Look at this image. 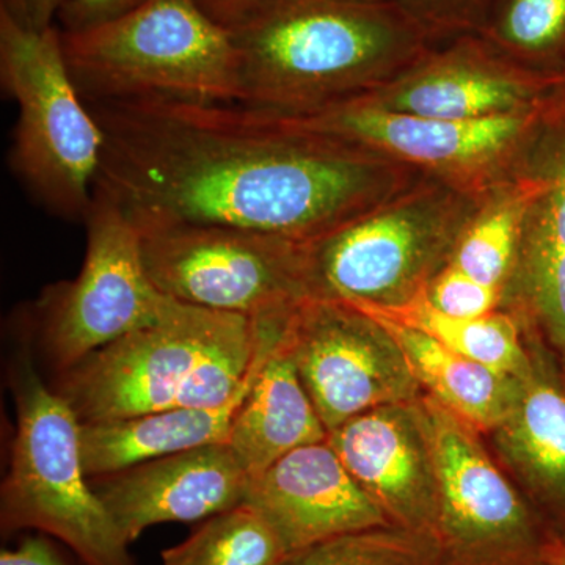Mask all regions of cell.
<instances>
[{"instance_id": "cell-3", "label": "cell", "mask_w": 565, "mask_h": 565, "mask_svg": "<svg viewBox=\"0 0 565 565\" xmlns=\"http://www.w3.org/2000/svg\"><path fill=\"white\" fill-rule=\"evenodd\" d=\"M62 44L85 103L239 102L232 40L199 0H143L96 28L62 31Z\"/></svg>"}, {"instance_id": "cell-4", "label": "cell", "mask_w": 565, "mask_h": 565, "mask_svg": "<svg viewBox=\"0 0 565 565\" xmlns=\"http://www.w3.org/2000/svg\"><path fill=\"white\" fill-rule=\"evenodd\" d=\"M486 195L423 174L385 202L316 237L308 243L313 297L375 310L414 302L451 263Z\"/></svg>"}, {"instance_id": "cell-9", "label": "cell", "mask_w": 565, "mask_h": 565, "mask_svg": "<svg viewBox=\"0 0 565 565\" xmlns=\"http://www.w3.org/2000/svg\"><path fill=\"white\" fill-rule=\"evenodd\" d=\"M438 470L441 565H537L553 541L484 435L423 394Z\"/></svg>"}, {"instance_id": "cell-25", "label": "cell", "mask_w": 565, "mask_h": 565, "mask_svg": "<svg viewBox=\"0 0 565 565\" xmlns=\"http://www.w3.org/2000/svg\"><path fill=\"white\" fill-rule=\"evenodd\" d=\"M288 556L270 523L247 503L206 519L162 552V565H280Z\"/></svg>"}, {"instance_id": "cell-15", "label": "cell", "mask_w": 565, "mask_h": 565, "mask_svg": "<svg viewBox=\"0 0 565 565\" xmlns=\"http://www.w3.org/2000/svg\"><path fill=\"white\" fill-rule=\"evenodd\" d=\"M129 545L167 522H199L247 501L252 478L228 444L158 457L90 479Z\"/></svg>"}, {"instance_id": "cell-1", "label": "cell", "mask_w": 565, "mask_h": 565, "mask_svg": "<svg viewBox=\"0 0 565 565\" xmlns=\"http://www.w3.org/2000/svg\"><path fill=\"white\" fill-rule=\"evenodd\" d=\"M104 145L95 195L137 230L199 223L313 241L404 191L418 170L241 103H85Z\"/></svg>"}, {"instance_id": "cell-21", "label": "cell", "mask_w": 565, "mask_h": 565, "mask_svg": "<svg viewBox=\"0 0 565 565\" xmlns=\"http://www.w3.org/2000/svg\"><path fill=\"white\" fill-rule=\"evenodd\" d=\"M377 319L399 343L423 394L482 435L504 422L514 407L519 377L452 352L429 334Z\"/></svg>"}, {"instance_id": "cell-29", "label": "cell", "mask_w": 565, "mask_h": 565, "mask_svg": "<svg viewBox=\"0 0 565 565\" xmlns=\"http://www.w3.org/2000/svg\"><path fill=\"white\" fill-rule=\"evenodd\" d=\"M143 0H66L58 21L63 32H81L115 20Z\"/></svg>"}, {"instance_id": "cell-14", "label": "cell", "mask_w": 565, "mask_h": 565, "mask_svg": "<svg viewBox=\"0 0 565 565\" xmlns=\"http://www.w3.org/2000/svg\"><path fill=\"white\" fill-rule=\"evenodd\" d=\"M329 444L392 525L434 535L438 470L422 397L364 412L332 430Z\"/></svg>"}, {"instance_id": "cell-31", "label": "cell", "mask_w": 565, "mask_h": 565, "mask_svg": "<svg viewBox=\"0 0 565 565\" xmlns=\"http://www.w3.org/2000/svg\"><path fill=\"white\" fill-rule=\"evenodd\" d=\"M66 0H0V9L9 11L14 20L33 31H44L54 25Z\"/></svg>"}, {"instance_id": "cell-2", "label": "cell", "mask_w": 565, "mask_h": 565, "mask_svg": "<svg viewBox=\"0 0 565 565\" xmlns=\"http://www.w3.org/2000/svg\"><path fill=\"white\" fill-rule=\"evenodd\" d=\"M228 32L244 106L305 118L377 90L437 41L397 0H241Z\"/></svg>"}, {"instance_id": "cell-13", "label": "cell", "mask_w": 565, "mask_h": 565, "mask_svg": "<svg viewBox=\"0 0 565 565\" xmlns=\"http://www.w3.org/2000/svg\"><path fill=\"white\" fill-rule=\"evenodd\" d=\"M564 85L565 77L516 65L471 33L438 44L396 79L352 102L397 114L478 120L542 109Z\"/></svg>"}, {"instance_id": "cell-7", "label": "cell", "mask_w": 565, "mask_h": 565, "mask_svg": "<svg viewBox=\"0 0 565 565\" xmlns=\"http://www.w3.org/2000/svg\"><path fill=\"white\" fill-rule=\"evenodd\" d=\"M139 233L151 281L177 302L259 319L313 297L310 241L199 223Z\"/></svg>"}, {"instance_id": "cell-10", "label": "cell", "mask_w": 565, "mask_h": 565, "mask_svg": "<svg viewBox=\"0 0 565 565\" xmlns=\"http://www.w3.org/2000/svg\"><path fill=\"white\" fill-rule=\"evenodd\" d=\"M555 99L542 109L478 120L397 114L353 102L294 120L355 141L427 177L487 193L522 172Z\"/></svg>"}, {"instance_id": "cell-6", "label": "cell", "mask_w": 565, "mask_h": 565, "mask_svg": "<svg viewBox=\"0 0 565 565\" xmlns=\"http://www.w3.org/2000/svg\"><path fill=\"white\" fill-rule=\"evenodd\" d=\"M0 84L18 106L10 166L47 212L85 221L104 145L71 77L62 31H33L0 9Z\"/></svg>"}, {"instance_id": "cell-26", "label": "cell", "mask_w": 565, "mask_h": 565, "mask_svg": "<svg viewBox=\"0 0 565 565\" xmlns=\"http://www.w3.org/2000/svg\"><path fill=\"white\" fill-rule=\"evenodd\" d=\"M280 565H441V559L434 535L385 525L318 542Z\"/></svg>"}, {"instance_id": "cell-27", "label": "cell", "mask_w": 565, "mask_h": 565, "mask_svg": "<svg viewBox=\"0 0 565 565\" xmlns=\"http://www.w3.org/2000/svg\"><path fill=\"white\" fill-rule=\"evenodd\" d=\"M423 297L435 310L459 319L482 318L503 305L501 289L468 277L451 263L435 275Z\"/></svg>"}, {"instance_id": "cell-18", "label": "cell", "mask_w": 565, "mask_h": 565, "mask_svg": "<svg viewBox=\"0 0 565 565\" xmlns=\"http://www.w3.org/2000/svg\"><path fill=\"white\" fill-rule=\"evenodd\" d=\"M245 503L270 523L288 555L337 535L392 525L329 440L281 457L253 479Z\"/></svg>"}, {"instance_id": "cell-8", "label": "cell", "mask_w": 565, "mask_h": 565, "mask_svg": "<svg viewBox=\"0 0 565 565\" xmlns=\"http://www.w3.org/2000/svg\"><path fill=\"white\" fill-rule=\"evenodd\" d=\"M84 223L87 253L79 275L44 289L33 308L41 344L58 374L161 321L177 305L151 281L139 230L114 203L93 195Z\"/></svg>"}, {"instance_id": "cell-30", "label": "cell", "mask_w": 565, "mask_h": 565, "mask_svg": "<svg viewBox=\"0 0 565 565\" xmlns=\"http://www.w3.org/2000/svg\"><path fill=\"white\" fill-rule=\"evenodd\" d=\"M0 565H74L47 535H28L17 548L2 550Z\"/></svg>"}, {"instance_id": "cell-20", "label": "cell", "mask_w": 565, "mask_h": 565, "mask_svg": "<svg viewBox=\"0 0 565 565\" xmlns=\"http://www.w3.org/2000/svg\"><path fill=\"white\" fill-rule=\"evenodd\" d=\"M262 367L243 392L221 407H173L129 418L81 423V455L85 473L90 479L103 478L185 449L225 444L234 418Z\"/></svg>"}, {"instance_id": "cell-19", "label": "cell", "mask_w": 565, "mask_h": 565, "mask_svg": "<svg viewBox=\"0 0 565 565\" xmlns=\"http://www.w3.org/2000/svg\"><path fill=\"white\" fill-rule=\"evenodd\" d=\"M326 440L329 430L300 381L282 332L237 412L226 444L253 481L294 449Z\"/></svg>"}, {"instance_id": "cell-28", "label": "cell", "mask_w": 565, "mask_h": 565, "mask_svg": "<svg viewBox=\"0 0 565 565\" xmlns=\"http://www.w3.org/2000/svg\"><path fill=\"white\" fill-rule=\"evenodd\" d=\"M438 44L478 33L492 0H397Z\"/></svg>"}, {"instance_id": "cell-22", "label": "cell", "mask_w": 565, "mask_h": 565, "mask_svg": "<svg viewBox=\"0 0 565 565\" xmlns=\"http://www.w3.org/2000/svg\"><path fill=\"white\" fill-rule=\"evenodd\" d=\"M537 189V178L525 163L522 172L487 192L457 244L452 266L504 294Z\"/></svg>"}, {"instance_id": "cell-33", "label": "cell", "mask_w": 565, "mask_h": 565, "mask_svg": "<svg viewBox=\"0 0 565 565\" xmlns=\"http://www.w3.org/2000/svg\"><path fill=\"white\" fill-rule=\"evenodd\" d=\"M237 2H241V0H199L200 6H202L212 18L217 17L223 10L230 9V7Z\"/></svg>"}, {"instance_id": "cell-5", "label": "cell", "mask_w": 565, "mask_h": 565, "mask_svg": "<svg viewBox=\"0 0 565 565\" xmlns=\"http://www.w3.org/2000/svg\"><path fill=\"white\" fill-rule=\"evenodd\" d=\"M17 437L0 492L3 534L39 530L70 546L85 565H136L128 542L93 489L81 455V422L44 384L29 353L11 364Z\"/></svg>"}, {"instance_id": "cell-11", "label": "cell", "mask_w": 565, "mask_h": 565, "mask_svg": "<svg viewBox=\"0 0 565 565\" xmlns=\"http://www.w3.org/2000/svg\"><path fill=\"white\" fill-rule=\"evenodd\" d=\"M248 319L177 302L161 321L61 373L57 392L81 423L167 411L204 356Z\"/></svg>"}, {"instance_id": "cell-23", "label": "cell", "mask_w": 565, "mask_h": 565, "mask_svg": "<svg viewBox=\"0 0 565 565\" xmlns=\"http://www.w3.org/2000/svg\"><path fill=\"white\" fill-rule=\"evenodd\" d=\"M355 307L386 321L429 334L452 352L500 373L522 377L530 370L525 327L519 316L503 308L482 318H451L430 307L423 294L414 302L394 310H375L362 305Z\"/></svg>"}, {"instance_id": "cell-16", "label": "cell", "mask_w": 565, "mask_h": 565, "mask_svg": "<svg viewBox=\"0 0 565 565\" xmlns=\"http://www.w3.org/2000/svg\"><path fill=\"white\" fill-rule=\"evenodd\" d=\"M526 167L539 189L501 308L534 327L565 366V87L546 115Z\"/></svg>"}, {"instance_id": "cell-12", "label": "cell", "mask_w": 565, "mask_h": 565, "mask_svg": "<svg viewBox=\"0 0 565 565\" xmlns=\"http://www.w3.org/2000/svg\"><path fill=\"white\" fill-rule=\"evenodd\" d=\"M285 338L329 434L364 412L423 396L399 343L353 303L310 297L289 316Z\"/></svg>"}, {"instance_id": "cell-24", "label": "cell", "mask_w": 565, "mask_h": 565, "mask_svg": "<svg viewBox=\"0 0 565 565\" xmlns=\"http://www.w3.org/2000/svg\"><path fill=\"white\" fill-rule=\"evenodd\" d=\"M476 35L516 65L565 77V0H492Z\"/></svg>"}, {"instance_id": "cell-32", "label": "cell", "mask_w": 565, "mask_h": 565, "mask_svg": "<svg viewBox=\"0 0 565 565\" xmlns=\"http://www.w3.org/2000/svg\"><path fill=\"white\" fill-rule=\"evenodd\" d=\"M537 565H565V541H550L539 557Z\"/></svg>"}, {"instance_id": "cell-17", "label": "cell", "mask_w": 565, "mask_h": 565, "mask_svg": "<svg viewBox=\"0 0 565 565\" xmlns=\"http://www.w3.org/2000/svg\"><path fill=\"white\" fill-rule=\"evenodd\" d=\"M522 322L530 370L519 377L514 407L489 434L490 449L550 535L565 541V366Z\"/></svg>"}]
</instances>
